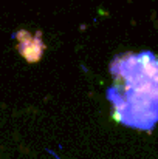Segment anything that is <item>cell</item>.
Returning a JSON list of instances; mask_svg holds the SVG:
<instances>
[{
	"label": "cell",
	"mask_w": 158,
	"mask_h": 159,
	"mask_svg": "<svg viewBox=\"0 0 158 159\" xmlns=\"http://www.w3.org/2000/svg\"><path fill=\"white\" fill-rule=\"evenodd\" d=\"M115 85L107 91L115 116L126 125L152 128L158 122V59L151 51L118 56L110 66Z\"/></svg>",
	"instance_id": "obj_1"
},
{
	"label": "cell",
	"mask_w": 158,
	"mask_h": 159,
	"mask_svg": "<svg viewBox=\"0 0 158 159\" xmlns=\"http://www.w3.org/2000/svg\"><path fill=\"white\" fill-rule=\"evenodd\" d=\"M17 39H19L17 48H19L20 54L28 62H37L41 59L42 51L45 50V45L41 40V33H37L36 37H33L26 31H19L17 33Z\"/></svg>",
	"instance_id": "obj_2"
}]
</instances>
